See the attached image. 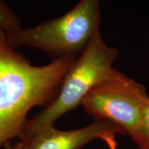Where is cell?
<instances>
[{
    "label": "cell",
    "instance_id": "obj_1",
    "mask_svg": "<svg viewBox=\"0 0 149 149\" xmlns=\"http://www.w3.org/2000/svg\"><path fill=\"white\" fill-rule=\"evenodd\" d=\"M75 59L65 57L33 66L7 44L0 31V148L19 138L31 109L45 108L55 100Z\"/></svg>",
    "mask_w": 149,
    "mask_h": 149
},
{
    "label": "cell",
    "instance_id": "obj_2",
    "mask_svg": "<svg viewBox=\"0 0 149 149\" xmlns=\"http://www.w3.org/2000/svg\"><path fill=\"white\" fill-rule=\"evenodd\" d=\"M118 53L117 48L104 42L98 30L65 75L55 100L28 120L19 139H29L54 126L59 117L81 105L87 93L109 75Z\"/></svg>",
    "mask_w": 149,
    "mask_h": 149
},
{
    "label": "cell",
    "instance_id": "obj_3",
    "mask_svg": "<svg viewBox=\"0 0 149 149\" xmlns=\"http://www.w3.org/2000/svg\"><path fill=\"white\" fill-rule=\"evenodd\" d=\"M101 22L99 0H81L59 17L30 29L6 33L7 44L16 50L29 47L47 54L53 60L77 57L86 48Z\"/></svg>",
    "mask_w": 149,
    "mask_h": 149
},
{
    "label": "cell",
    "instance_id": "obj_4",
    "mask_svg": "<svg viewBox=\"0 0 149 149\" xmlns=\"http://www.w3.org/2000/svg\"><path fill=\"white\" fill-rule=\"evenodd\" d=\"M148 103L144 85L113 68L87 93L81 105L95 120L109 121L131 135Z\"/></svg>",
    "mask_w": 149,
    "mask_h": 149
},
{
    "label": "cell",
    "instance_id": "obj_5",
    "mask_svg": "<svg viewBox=\"0 0 149 149\" xmlns=\"http://www.w3.org/2000/svg\"><path fill=\"white\" fill-rule=\"evenodd\" d=\"M116 133H125L109 121L95 120L90 125L79 129L60 130L52 126L31 138L20 141L24 149H79L95 139H104Z\"/></svg>",
    "mask_w": 149,
    "mask_h": 149
},
{
    "label": "cell",
    "instance_id": "obj_6",
    "mask_svg": "<svg viewBox=\"0 0 149 149\" xmlns=\"http://www.w3.org/2000/svg\"><path fill=\"white\" fill-rule=\"evenodd\" d=\"M130 137L139 148L149 149V103L143 110L138 125Z\"/></svg>",
    "mask_w": 149,
    "mask_h": 149
},
{
    "label": "cell",
    "instance_id": "obj_7",
    "mask_svg": "<svg viewBox=\"0 0 149 149\" xmlns=\"http://www.w3.org/2000/svg\"><path fill=\"white\" fill-rule=\"evenodd\" d=\"M21 28L16 15L4 1L0 0V31L6 33Z\"/></svg>",
    "mask_w": 149,
    "mask_h": 149
},
{
    "label": "cell",
    "instance_id": "obj_8",
    "mask_svg": "<svg viewBox=\"0 0 149 149\" xmlns=\"http://www.w3.org/2000/svg\"><path fill=\"white\" fill-rule=\"evenodd\" d=\"M4 147L6 149H24L22 141L17 142L14 145H12L10 144V142H8L5 145Z\"/></svg>",
    "mask_w": 149,
    "mask_h": 149
}]
</instances>
